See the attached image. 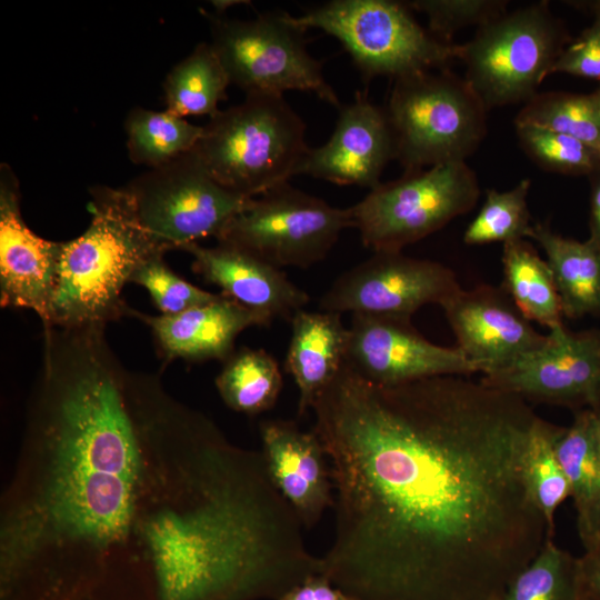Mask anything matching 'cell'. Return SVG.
I'll return each instance as SVG.
<instances>
[{
  "instance_id": "2",
  "label": "cell",
  "mask_w": 600,
  "mask_h": 600,
  "mask_svg": "<svg viewBox=\"0 0 600 600\" xmlns=\"http://www.w3.org/2000/svg\"><path fill=\"white\" fill-rule=\"evenodd\" d=\"M129 394L139 458L111 600H279L322 573L261 451L230 441L160 374L134 372Z\"/></svg>"
},
{
  "instance_id": "9",
  "label": "cell",
  "mask_w": 600,
  "mask_h": 600,
  "mask_svg": "<svg viewBox=\"0 0 600 600\" xmlns=\"http://www.w3.org/2000/svg\"><path fill=\"white\" fill-rule=\"evenodd\" d=\"M564 33L547 2L504 12L459 44L464 80L486 109L526 103L563 49Z\"/></svg>"
},
{
  "instance_id": "31",
  "label": "cell",
  "mask_w": 600,
  "mask_h": 600,
  "mask_svg": "<svg viewBox=\"0 0 600 600\" xmlns=\"http://www.w3.org/2000/svg\"><path fill=\"white\" fill-rule=\"evenodd\" d=\"M502 600H578L577 557L548 538L512 580Z\"/></svg>"
},
{
  "instance_id": "24",
  "label": "cell",
  "mask_w": 600,
  "mask_h": 600,
  "mask_svg": "<svg viewBox=\"0 0 600 600\" xmlns=\"http://www.w3.org/2000/svg\"><path fill=\"white\" fill-rule=\"evenodd\" d=\"M530 238L544 251L563 316L581 318L600 312V249L589 239L578 241L534 223Z\"/></svg>"
},
{
  "instance_id": "19",
  "label": "cell",
  "mask_w": 600,
  "mask_h": 600,
  "mask_svg": "<svg viewBox=\"0 0 600 600\" xmlns=\"http://www.w3.org/2000/svg\"><path fill=\"white\" fill-rule=\"evenodd\" d=\"M269 476L294 510L304 529L313 528L332 507L329 459L313 430L304 431L293 420L268 419L259 424Z\"/></svg>"
},
{
  "instance_id": "18",
  "label": "cell",
  "mask_w": 600,
  "mask_h": 600,
  "mask_svg": "<svg viewBox=\"0 0 600 600\" xmlns=\"http://www.w3.org/2000/svg\"><path fill=\"white\" fill-rule=\"evenodd\" d=\"M391 159L393 138L384 109L369 99L367 90L357 91L353 101L339 109L329 140L321 147L309 148L296 176L371 190L380 183Z\"/></svg>"
},
{
  "instance_id": "30",
  "label": "cell",
  "mask_w": 600,
  "mask_h": 600,
  "mask_svg": "<svg viewBox=\"0 0 600 600\" xmlns=\"http://www.w3.org/2000/svg\"><path fill=\"white\" fill-rule=\"evenodd\" d=\"M561 427L542 418L537 422L528 441L523 471L529 491L543 514L549 534H554V516L570 498V484L557 458L554 442Z\"/></svg>"
},
{
  "instance_id": "36",
  "label": "cell",
  "mask_w": 600,
  "mask_h": 600,
  "mask_svg": "<svg viewBox=\"0 0 600 600\" xmlns=\"http://www.w3.org/2000/svg\"><path fill=\"white\" fill-rule=\"evenodd\" d=\"M553 73H568L592 80H600V7L596 19L581 36L563 48L549 76Z\"/></svg>"
},
{
  "instance_id": "17",
  "label": "cell",
  "mask_w": 600,
  "mask_h": 600,
  "mask_svg": "<svg viewBox=\"0 0 600 600\" xmlns=\"http://www.w3.org/2000/svg\"><path fill=\"white\" fill-rule=\"evenodd\" d=\"M62 242L46 240L26 223L19 181L0 166V306L32 310L47 324Z\"/></svg>"
},
{
  "instance_id": "20",
  "label": "cell",
  "mask_w": 600,
  "mask_h": 600,
  "mask_svg": "<svg viewBox=\"0 0 600 600\" xmlns=\"http://www.w3.org/2000/svg\"><path fill=\"white\" fill-rule=\"evenodd\" d=\"M126 317L136 318L150 328L163 366L176 359L224 361L233 353L236 339L243 330L272 322L222 293L208 303L173 316H152L128 307Z\"/></svg>"
},
{
  "instance_id": "37",
  "label": "cell",
  "mask_w": 600,
  "mask_h": 600,
  "mask_svg": "<svg viewBox=\"0 0 600 600\" xmlns=\"http://www.w3.org/2000/svg\"><path fill=\"white\" fill-rule=\"evenodd\" d=\"M578 600H600V540L577 557Z\"/></svg>"
},
{
  "instance_id": "38",
  "label": "cell",
  "mask_w": 600,
  "mask_h": 600,
  "mask_svg": "<svg viewBox=\"0 0 600 600\" xmlns=\"http://www.w3.org/2000/svg\"><path fill=\"white\" fill-rule=\"evenodd\" d=\"M279 600H354L326 576L314 574L290 589Z\"/></svg>"
},
{
  "instance_id": "11",
  "label": "cell",
  "mask_w": 600,
  "mask_h": 600,
  "mask_svg": "<svg viewBox=\"0 0 600 600\" xmlns=\"http://www.w3.org/2000/svg\"><path fill=\"white\" fill-rule=\"evenodd\" d=\"M122 188L140 226L167 251L217 239L253 199L222 187L193 150Z\"/></svg>"
},
{
  "instance_id": "26",
  "label": "cell",
  "mask_w": 600,
  "mask_h": 600,
  "mask_svg": "<svg viewBox=\"0 0 600 600\" xmlns=\"http://www.w3.org/2000/svg\"><path fill=\"white\" fill-rule=\"evenodd\" d=\"M229 77L210 42L198 43L163 82L166 110L181 118L213 117L228 98Z\"/></svg>"
},
{
  "instance_id": "25",
  "label": "cell",
  "mask_w": 600,
  "mask_h": 600,
  "mask_svg": "<svg viewBox=\"0 0 600 600\" xmlns=\"http://www.w3.org/2000/svg\"><path fill=\"white\" fill-rule=\"evenodd\" d=\"M504 290L520 312L550 330L563 326L562 307L548 262L527 241L503 243Z\"/></svg>"
},
{
  "instance_id": "14",
  "label": "cell",
  "mask_w": 600,
  "mask_h": 600,
  "mask_svg": "<svg viewBox=\"0 0 600 600\" xmlns=\"http://www.w3.org/2000/svg\"><path fill=\"white\" fill-rule=\"evenodd\" d=\"M548 343L480 381L526 401L589 408L600 389V329L549 331Z\"/></svg>"
},
{
  "instance_id": "22",
  "label": "cell",
  "mask_w": 600,
  "mask_h": 600,
  "mask_svg": "<svg viewBox=\"0 0 600 600\" xmlns=\"http://www.w3.org/2000/svg\"><path fill=\"white\" fill-rule=\"evenodd\" d=\"M290 323L286 369L297 384L298 416L302 417L344 364L348 328L339 313L304 309L299 310Z\"/></svg>"
},
{
  "instance_id": "39",
  "label": "cell",
  "mask_w": 600,
  "mask_h": 600,
  "mask_svg": "<svg viewBox=\"0 0 600 600\" xmlns=\"http://www.w3.org/2000/svg\"><path fill=\"white\" fill-rule=\"evenodd\" d=\"M589 240L600 249V169L590 174Z\"/></svg>"
},
{
  "instance_id": "33",
  "label": "cell",
  "mask_w": 600,
  "mask_h": 600,
  "mask_svg": "<svg viewBox=\"0 0 600 600\" xmlns=\"http://www.w3.org/2000/svg\"><path fill=\"white\" fill-rule=\"evenodd\" d=\"M514 127L522 149L547 170L590 176L600 169V153L573 137L534 126Z\"/></svg>"
},
{
  "instance_id": "32",
  "label": "cell",
  "mask_w": 600,
  "mask_h": 600,
  "mask_svg": "<svg viewBox=\"0 0 600 600\" xmlns=\"http://www.w3.org/2000/svg\"><path fill=\"white\" fill-rule=\"evenodd\" d=\"M530 186V180L523 179L510 190H488L478 214L464 231V243H507L530 238L533 228L527 202Z\"/></svg>"
},
{
  "instance_id": "28",
  "label": "cell",
  "mask_w": 600,
  "mask_h": 600,
  "mask_svg": "<svg viewBox=\"0 0 600 600\" xmlns=\"http://www.w3.org/2000/svg\"><path fill=\"white\" fill-rule=\"evenodd\" d=\"M124 130L129 159L152 169L192 151L203 127L167 110L136 107L128 112Z\"/></svg>"
},
{
  "instance_id": "29",
  "label": "cell",
  "mask_w": 600,
  "mask_h": 600,
  "mask_svg": "<svg viewBox=\"0 0 600 600\" xmlns=\"http://www.w3.org/2000/svg\"><path fill=\"white\" fill-rule=\"evenodd\" d=\"M521 124L573 137L600 153V103L594 92L537 93L517 114L514 126Z\"/></svg>"
},
{
  "instance_id": "4",
  "label": "cell",
  "mask_w": 600,
  "mask_h": 600,
  "mask_svg": "<svg viewBox=\"0 0 600 600\" xmlns=\"http://www.w3.org/2000/svg\"><path fill=\"white\" fill-rule=\"evenodd\" d=\"M90 196V224L62 242L50 317L43 327H107L126 317L124 286L147 259L167 252L140 226L122 187L94 186Z\"/></svg>"
},
{
  "instance_id": "35",
  "label": "cell",
  "mask_w": 600,
  "mask_h": 600,
  "mask_svg": "<svg viewBox=\"0 0 600 600\" xmlns=\"http://www.w3.org/2000/svg\"><path fill=\"white\" fill-rule=\"evenodd\" d=\"M412 11L428 19L429 32L449 42L461 28L479 27L506 12V2L496 0H416L407 2Z\"/></svg>"
},
{
  "instance_id": "8",
  "label": "cell",
  "mask_w": 600,
  "mask_h": 600,
  "mask_svg": "<svg viewBox=\"0 0 600 600\" xmlns=\"http://www.w3.org/2000/svg\"><path fill=\"white\" fill-rule=\"evenodd\" d=\"M199 11L209 24L210 43L230 83L246 96H283L284 91L297 90L342 107L324 78L321 62L307 49V30L293 22L292 14L268 11L240 20L202 8Z\"/></svg>"
},
{
  "instance_id": "5",
  "label": "cell",
  "mask_w": 600,
  "mask_h": 600,
  "mask_svg": "<svg viewBox=\"0 0 600 600\" xmlns=\"http://www.w3.org/2000/svg\"><path fill=\"white\" fill-rule=\"evenodd\" d=\"M193 151L228 190L256 198L288 182L306 156V123L282 94H249L209 118Z\"/></svg>"
},
{
  "instance_id": "3",
  "label": "cell",
  "mask_w": 600,
  "mask_h": 600,
  "mask_svg": "<svg viewBox=\"0 0 600 600\" xmlns=\"http://www.w3.org/2000/svg\"><path fill=\"white\" fill-rule=\"evenodd\" d=\"M129 370L104 326L44 327L0 500L1 600H92L124 541L138 470Z\"/></svg>"
},
{
  "instance_id": "10",
  "label": "cell",
  "mask_w": 600,
  "mask_h": 600,
  "mask_svg": "<svg viewBox=\"0 0 600 600\" xmlns=\"http://www.w3.org/2000/svg\"><path fill=\"white\" fill-rule=\"evenodd\" d=\"M480 188L466 161L404 172L350 207L353 228L373 252H400L477 203Z\"/></svg>"
},
{
  "instance_id": "40",
  "label": "cell",
  "mask_w": 600,
  "mask_h": 600,
  "mask_svg": "<svg viewBox=\"0 0 600 600\" xmlns=\"http://www.w3.org/2000/svg\"><path fill=\"white\" fill-rule=\"evenodd\" d=\"M589 408L591 409V411H592V413L594 416L597 428H598L599 440H600V389H599L594 400L592 401V403H591V406ZM599 540H600V513H599L597 524H596V528H594L593 538H592L590 544L587 546L586 548L592 546L593 543H596Z\"/></svg>"
},
{
  "instance_id": "23",
  "label": "cell",
  "mask_w": 600,
  "mask_h": 600,
  "mask_svg": "<svg viewBox=\"0 0 600 600\" xmlns=\"http://www.w3.org/2000/svg\"><path fill=\"white\" fill-rule=\"evenodd\" d=\"M554 450L570 484L577 531L586 548L600 513V440L590 408L574 411L571 424L561 427Z\"/></svg>"
},
{
  "instance_id": "16",
  "label": "cell",
  "mask_w": 600,
  "mask_h": 600,
  "mask_svg": "<svg viewBox=\"0 0 600 600\" xmlns=\"http://www.w3.org/2000/svg\"><path fill=\"white\" fill-rule=\"evenodd\" d=\"M456 336L457 348L482 374L502 369L543 348L539 333L506 290L489 284L459 289L440 303Z\"/></svg>"
},
{
  "instance_id": "34",
  "label": "cell",
  "mask_w": 600,
  "mask_h": 600,
  "mask_svg": "<svg viewBox=\"0 0 600 600\" xmlns=\"http://www.w3.org/2000/svg\"><path fill=\"white\" fill-rule=\"evenodd\" d=\"M164 254L157 253L147 259L130 280L148 291L161 314H178L218 298L219 294L196 287L171 270Z\"/></svg>"
},
{
  "instance_id": "13",
  "label": "cell",
  "mask_w": 600,
  "mask_h": 600,
  "mask_svg": "<svg viewBox=\"0 0 600 600\" xmlns=\"http://www.w3.org/2000/svg\"><path fill=\"white\" fill-rule=\"evenodd\" d=\"M454 272L444 264L400 252L373 256L339 276L320 300L321 311L410 318L428 303L458 291Z\"/></svg>"
},
{
  "instance_id": "7",
  "label": "cell",
  "mask_w": 600,
  "mask_h": 600,
  "mask_svg": "<svg viewBox=\"0 0 600 600\" xmlns=\"http://www.w3.org/2000/svg\"><path fill=\"white\" fill-rule=\"evenodd\" d=\"M411 11L407 2L391 0H332L292 18L304 30L319 29L334 37L364 81L394 80L446 69L459 58V44L426 31Z\"/></svg>"
},
{
  "instance_id": "42",
  "label": "cell",
  "mask_w": 600,
  "mask_h": 600,
  "mask_svg": "<svg viewBox=\"0 0 600 600\" xmlns=\"http://www.w3.org/2000/svg\"><path fill=\"white\" fill-rule=\"evenodd\" d=\"M600 7V6H599Z\"/></svg>"
},
{
  "instance_id": "1",
  "label": "cell",
  "mask_w": 600,
  "mask_h": 600,
  "mask_svg": "<svg viewBox=\"0 0 600 600\" xmlns=\"http://www.w3.org/2000/svg\"><path fill=\"white\" fill-rule=\"evenodd\" d=\"M311 410L334 489L321 574L354 600H502L551 538L522 398L468 376L378 384L344 362Z\"/></svg>"
},
{
  "instance_id": "12",
  "label": "cell",
  "mask_w": 600,
  "mask_h": 600,
  "mask_svg": "<svg viewBox=\"0 0 600 600\" xmlns=\"http://www.w3.org/2000/svg\"><path fill=\"white\" fill-rule=\"evenodd\" d=\"M347 228H353L350 208L332 207L288 181L253 198L216 240L279 269L308 268L326 258Z\"/></svg>"
},
{
  "instance_id": "15",
  "label": "cell",
  "mask_w": 600,
  "mask_h": 600,
  "mask_svg": "<svg viewBox=\"0 0 600 600\" xmlns=\"http://www.w3.org/2000/svg\"><path fill=\"white\" fill-rule=\"evenodd\" d=\"M344 362L384 386L479 372L457 347L438 346L422 337L410 318L389 316L352 314Z\"/></svg>"
},
{
  "instance_id": "21",
  "label": "cell",
  "mask_w": 600,
  "mask_h": 600,
  "mask_svg": "<svg viewBox=\"0 0 600 600\" xmlns=\"http://www.w3.org/2000/svg\"><path fill=\"white\" fill-rule=\"evenodd\" d=\"M183 251L193 257L192 270L197 274L218 286L226 297L271 321H291L310 301L309 294L281 269L240 248L218 242L210 248L193 243Z\"/></svg>"
},
{
  "instance_id": "27",
  "label": "cell",
  "mask_w": 600,
  "mask_h": 600,
  "mask_svg": "<svg viewBox=\"0 0 600 600\" xmlns=\"http://www.w3.org/2000/svg\"><path fill=\"white\" fill-rule=\"evenodd\" d=\"M214 383L229 409L256 416L276 404L283 381L271 354L262 349L241 347L223 361Z\"/></svg>"
},
{
  "instance_id": "6",
  "label": "cell",
  "mask_w": 600,
  "mask_h": 600,
  "mask_svg": "<svg viewBox=\"0 0 600 600\" xmlns=\"http://www.w3.org/2000/svg\"><path fill=\"white\" fill-rule=\"evenodd\" d=\"M383 109L404 172L466 161L486 134V107L447 69L394 79Z\"/></svg>"
},
{
  "instance_id": "41",
  "label": "cell",
  "mask_w": 600,
  "mask_h": 600,
  "mask_svg": "<svg viewBox=\"0 0 600 600\" xmlns=\"http://www.w3.org/2000/svg\"><path fill=\"white\" fill-rule=\"evenodd\" d=\"M596 97L598 98V101L600 103V88L594 91Z\"/></svg>"
}]
</instances>
